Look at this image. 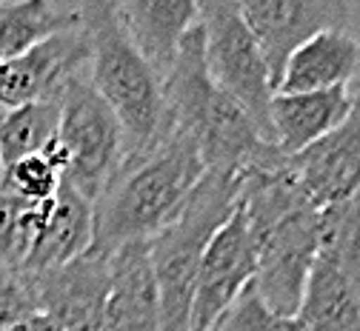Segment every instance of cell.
<instances>
[{
  "label": "cell",
  "instance_id": "cell-14",
  "mask_svg": "<svg viewBox=\"0 0 360 331\" xmlns=\"http://www.w3.org/2000/svg\"><path fill=\"white\" fill-rule=\"evenodd\" d=\"M106 331H160L149 243H126L109 257Z\"/></svg>",
  "mask_w": 360,
  "mask_h": 331
},
{
  "label": "cell",
  "instance_id": "cell-23",
  "mask_svg": "<svg viewBox=\"0 0 360 331\" xmlns=\"http://www.w3.org/2000/svg\"><path fill=\"white\" fill-rule=\"evenodd\" d=\"M217 331H300V325L295 317H281L269 311L249 283L243 294L232 303V309L223 314Z\"/></svg>",
  "mask_w": 360,
  "mask_h": 331
},
{
  "label": "cell",
  "instance_id": "cell-9",
  "mask_svg": "<svg viewBox=\"0 0 360 331\" xmlns=\"http://www.w3.org/2000/svg\"><path fill=\"white\" fill-rule=\"evenodd\" d=\"M252 277H255V249L243 206L238 200L229 220L212 234L209 246L203 249L195 297H192L189 331H217L223 314L243 294Z\"/></svg>",
  "mask_w": 360,
  "mask_h": 331
},
{
  "label": "cell",
  "instance_id": "cell-17",
  "mask_svg": "<svg viewBox=\"0 0 360 331\" xmlns=\"http://www.w3.org/2000/svg\"><path fill=\"white\" fill-rule=\"evenodd\" d=\"M360 60V40L346 29H329L309 37L286 60L281 83L275 91H326L349 86Z\"/></svg>",
  "mask_w": 360,
  "mask_h": 331
},
{
  "label": "cell",
  "instance_id": "cell-13",
  "mask_svg": "<svg viewBox=\"0 0 360 331\" xmlns=\"http://www.w3.org/2000/svg\"><path fill=\"white\" fill-rule=\"evenodd\" d=\"M115 18L138 55L166 83L180 43L198 23V4L192 0H123V4H115Z\"/></svg>",
  "mask_w": 360,
  "mask_h": 331
},
{
  "label": "cell",
  "instance_id": "cell-8",
  "mask_svg": "<svg viewBox=\"0 0 360 331\" xmlns=\"http://www.w3.org/2000/svg\"><path fill=\"white\" fill-rule=\"evenodd\" d=\"M354 12L343 0H240V15L266 60L272 89L297 46L329 29L349 32Z\"/></svg>",
  "mask_w": 360,
  "mask_h": 331
},
{
  "label": "cell",
  "instance_id": "cell-24",
  "mask_svg": "<svg viewBox=\"0 0 360 331\" xmlns=\"http://www.w3.org/2000/svg\"><path fill=\"white\" fill-rule=\"evenodd\" d=\"M34 314H37V306H34L26 274L0 263V331L20 325Z\"/></svg>",
  "mask_w": 360,
  "mask_h": 331
},
{
  "label": "cell",
  "instance_id": "cell-16",
  "mask_svg": "<svg viewBox=\"0 0 360 331\" xmlns=\"http://www.w3.org/2000/svg\"><path fill=\"white\" fill-rule=\"evenodd\" d=\"M92 238H95V206L60 180L52 209L46 220H43L20 271L40 274L49 268H60L92 249Z\"/></svg>",
  "mask_w": 360,
  "mask_h": 331
},
{
  "label": "cell",
  "instance_id": "cell-11",
  "mask_svg": "<svg viewBox=\"0 0 360 331\" xmlns=\"http://www.w3.org/2000/svg\"><path fill=\"white\" fill-rule=\"evenodd\" d=\"M283 169L311 209L323 212L352 200L360 192V98L335 131L286 157Z\"/></svg>",
  "mask_w": 360,
  "mask_h": 331
},
{
  "label": "cell",
  "instance_id": "cell-7",
  "mask_svg": "<svg viewBox=\"0 0 360 331\" xmlns=\"http://www.w3.org/2000/svg\"><path fill=\"white\" fill-rule=\"evenodd\" d=\"M198 23L203 34V63L214 86L235 98L263 140L275 146L272 123H269V103H272V80H269L266 60L240 15L235 0H203L198 4Z\"/></svg>",
  "mask_w": 360,
  "mask_h": 331
},
{
  "label": "cell",
  "instance_id": "cell-20",
  "mask_svg": "<svg viewBox=\"0 0 360 331\" xmlns=\"http://www.w3.org/2000/svg\"><path fill=\"white\" fill-rule=\"evenodd\" d=\"M60 100H34L0 115V169L40 155L58 137Z\"/></svg>",
  "mask_w": 360,
  "mask_h": 331
},
{
  "label": "cell",
  "instance_id": "cell-3",
  "mask_svg": "<svg viewBox=\"0 0 360 331\" xmlns=\"http://www.w3.org/2000/svg\"><path fill=\"white\" fill-rule=\"evenodd\" d=\"M172 129L186 134L206 171L240 174L269 146L249 112L212 83L203 63V34L195 23L163 83Z\"/></svg>",
  "mask_w": 360,
  "mask_h": 331
},
{
  "label": "cell",
  "instance_id": "cell-2",
  "mask_svg": "<svg viewBox=\"0 0 360 331\" xmlns=\"http://www.w3.org/2000/svg\"><path fill=\"white\" fill-rule=\"evenodd\" d=\"M206 174L195 143L172 129L163 143L123 163L112 183L95 200V254L112 257L126 243H149L169 228L192 200L200 177Z\"/></svg>",
  "mask_w": 360,
  "mask_h": 331
},
{
  "label": "cell",
  "instance_id": "cell-18",
  "mask_svg": "<svg viewBox=\"0 0 360 331\" xmlns=\"http://www.w3.org/2000/svg\"><path fill=\"white\" fill-rule=\"evenodd\" d=\"M295 320L300 331H360V283L318 254Z\"/></svg>",
  "mask_w": 360,
  "mask_h": 331
},
{
  "label": "cell",
  "instance_id": "cell-21",
  "mask_svg": "<svg viewBox=\"0 0 360 331\" xmlns=\"http://www.w3.org/2000/svg\"><path fill=\"white\" fill-rule=\"evenodd\" d=\"M52 200L26 203L0 186V263L4 266L20 271L43 220L52 209Z\"/></svg>",
  "mask_w": 360,
  "mask_h": 331
},
{
  "label": "cell",
  "instance_id": "cell-19",
  "mask_svg": "<svg viewBox=\"0 0 360 331\" xmlns=\"http://www.w3.org/2000/svg\"><path fill=\"white\" fill-rule=\"evenodd\" d=\"M83 26V4L0 0V63L26 55L52 34Z\"/></svg>",
  "mask_w": 360,
  "mask_h": 331
},
{
  "label": "cell",
  "instance_id": "cell-1",
  "mask_svg": "<svg viewBox=\"0 0 360 331\" xmlns=\"http://www.w3.org/2000/svg\"><path fill=\"white\" fill-rule=\"evenodd\" d=\"M275 146L240 171V206L255 249L252 289L269 311L297 317L306 280L318 260L321 212L311 209L283 169Z\"/></svg>",
  "mask_w": 360,
  "mask_h": 331
},
{
  "label": "cell",
  "instance_id": "cell-4",
  "mask_svg": "<svg viewBox=\"0 0 360 331\" xmlns=\"http://www.w3.org/2000/svg\"><path fill=\"white\" fill-rule=\"evenodd\" d=\"M83 29L89 34L86 77L123 129L126 163L138 160L172 134L163 80L123 34L115 4H83Z\"/></svg>",
  "mask_w": 360,
  "mask_h": 331
},
{
  "label": "cell",
  "instance_id": "cell-12",
  "mask_svg": "<svg viewBox=\"0 0 360 331\" xmlns=\"http://www.w3.org/2000/svg\"><path fill=\"white\" fill-rule=\"evenodd\" d=\"M86 69L89 34L83 26L46 37L26 55L0 63V115L34 100H60L66 86Z\"/></svg>",
  "mask_w": 360,
  "mask_h": 331
},
{
  "label": "cell",
  "instance_id": "cell-25",
  "mask_svg": "<svg viewBox=\"0 0 360 331\" xmlns=\"http://www.w3.org/2000/svg\"><path fill=\"white\" fill-rule=\"evenodd\" d=\"M349 94L352 98H360V60H357V72H354V77L349 83Z\"/></svg>",
  "mask_w": 360,
  "mask_h": 331
},
{
  "label": "cell",
  "instance_id": "cell-6",
  "mask_svg": "<svg viewBox=\"0 0 360 331\" xmlns=\"http://www.w3.org/2000/svg\"><path fill=\"white\" fill-rule=\"evenodd\" d=\"M58 143L66 157L63 183L95 206L126 163V137L89 77H75L60 94Z\"/></svg>",
  "mask_w": 360,
  "mask_h": 331
},
{
  "label": "cell",
  "instance_id": "cell-15",
  "mask_svg": "<svg viewBox=\"0 0 360 331\" xmlns=\"http://www.w3.org/2000/svg\"><path fill=\"white\" fill-rule=\"evenodd\" d=\"M354 98L349 86L326 91H300V94H272L269 123H272L275 149L283 157H292L311 146L314 140L335 131L352 112Z\"/></svg>",
  "mask_w": 360,
  "mask_h": 331
},
{
  "label": "cell",
  "instance_id": "cell-5",
  "mask_svg": "<svg viewBox=\"0 0 360 331\" xmlns=\"http://www.w3.org/2000/svg\"><path fill=\"white\" fill-rule=\"evenodd\" d=\"M240 200V174L206 171L169 228L149 240V260L158 289L160 331H189L198 266L212 234L229 220Z\"/></svg>",
  "mask_w": 360,
  "mask_h": 331
},
{
  "label": "cell",
  "instance_id": "cell-22",
  "mask_svg": "<svg viewBox=\"0 0 360 331\" xmlns=\"http://www.w3.org/2000/svg\"><path fill=\"white\" fill-rule=\"evenodd\" d=\"M0 186L26 203H46L60 188V169L46 155H29L0 169Z\"/></svg>",
  "mask_w": 360,
  "mask_h": 331
},
{
  "label": "cell",
  "instance_id": "cell-10",
  "mask_svg": "<svg viewBox=\"0 0 360 331\" xmlns=\"http://www.w3.org/2000/svg\"><path fill=\"white\" fill-rule=\"evenodd\" d=\"M37 314L58 331H106L109 297V257L86 252L83 257L26 274Z\"/></svg>",
  "mask_w": 360,
  "mask_h": 331
}]
</instances>
